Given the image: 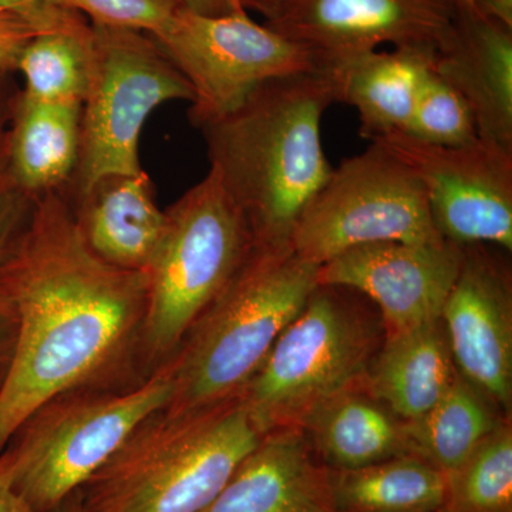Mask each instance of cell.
Instances as JSON below:
<instances>
[{
    "mask_svg": "<svg viewBox=\"0 0 512 512\" xmlns=\"http://www.w3.org/2000/svg\"><path fill=\"white\" fill-rule=\"evenodd\" d=\"M0 291L19 320L0 389V454L20 423L53 396L147 377V272L107 264L87 247L66 190L36 198L28 227L0 262Z\"/></svg>",
    "mask_w": 512,
    "mask_h": 512,
    "instance_id": "cell-1",
    "label": "cell"
},
{
    "mask_svg": "<svg viewBox=\"0 0 512 512\" xmlns=\"http://www.w3.org/2000/svg\"><path fill=\"white\" fill-rule=\"evenodd\" d=\"M333 103L329 69L279 77L201 128L210 168L247 222L254 247H291L303 211L329 180L333 167L320 126Z\"/></svg>",
    "mask_w": 512,
    "mask_h": 512,
    "instance_id": "cell-2",
    "label": "cell"
},
{
    "mask_svg": "<svg viewBox=\"0 0 512 512\" xmlns=\"http://www.w3.org/2000/svg\"><path fill=\"white\" fill-rule=\"evenodd\" d=\"M264 434L241 399L161 409L77 491L84 512H201Z\"/></svg>",
    "mask_w": 512,
    "mask_h": 512,
    "instance_id": "cell-3",
    "label": "cell"
},
{
    "mask_svg": "<svg viewBox=\"0 0 512 512\" xmlns=\"http://www.w3.org/2000/svg\"><path fill=\"white\" fill-rule=\"evenodd\" d=\"M319 266L286 248H252L171 357L165 409L197 412L234 399L318 288Z\"/></svg>",
    "mask_w": 512,
    "mask_h": 512,
    "instance_id": "cell-4",
    "label": "cell"
},
{
    "mask_svg": "<svg viewBox=\"0 0 512 512\" xmlns=\"http://www.w3.org/2000/svg\"><path fill=\"white\" fill-rule=\"evenodd\" d=\"M173 393L170 363L127 386L80 387L53 396L20 423L3 453L16 493L35 512H52Z\"/></svg>",
    "mask_w": 512,
    "mask_h": 512,
    "instance_id": "cell-5",
    "label": "cell"
},
{
    "mask_svg": "<svg viewBox=\"0 0 512 512\" xmlns=\"http://www.w3.org/2000/svg\"><path fill=\"white\" fill-rule=\"evenodd\" d=\"M254 248L247 222L215 171L165 210V229L147 269L141 366L170 362L191 326L224 291Z\"/></svg>",
    "mask_w": 512,
    "mask_h": 512,
    "instance_id": "cell-6",
    "label": "cell"
},
{
    "mask_svg": "<svg viewBox=\"0 0 512 512\" xmlns=\"http://www.w3.org/2000/svg\"><path fill=\"white\" fill-rule=\"evenodd\" d=\"M346 289L318 285L239 399L262 434L299 427L320 404L365 387L379 330Z\"/></svg>",
    "mask_w": 512,
    "mask_h": 512,
    "instance_id": "cell-7",
    "label": "cell"
},
{
    "mask_svg": "<svg viewBox=\"0 0 512 512\" xmlns=\"http://www.w3.org/2000/svg\"><path fill=\"white\" fill-rule=\"evenodd\" d=\"M194 93L153 36L92 23L89 86L82 103L80 150L66 194L76 197L110 174H138L148 117Z\"/></svg>",
    "mask_w": 512,
    "mask_h": 512,
    "instance_id": "cell-8",
    "label": "cell"
},
{
    "mask_svg": "<svg viewBox=\"0 0 512 512\" xmlns=\"http://www.w3.org/2000/svg\"><path fill=\"white\" fill-rule=\"evenodd\" d=\"M436 225L419 178L377 143L333 168L291 238L299 258L322 266L377 242L436 244Z\"/></svg>",
    "mask_w": 512,
    "mask_h": 512,
    "instance_id": "cell-9",
    "label": "cell"
},
{
    "mask_svg": "<svg viewBox=\"0 0 512 512\" xmlns=\"http://www.w3.org/2000/svg\"><path fill=\"white\" fill-rule=\"evenodd\" d=\"M190 83V121L201 128L228 116L262 84L329 69L318 53L288 39L245 9L204 16L181 8L154 37Z\"/></svg>",
    "mask_w": 512,
    "mask_h": 512,
    "instance_id": "cell-10",
    "label": "cell"
},
{
    "mask_svg": "<svg viewBox=\"0 0 512 512\" xmlns=\"http://www.w3.org/2000/svg\"><path fill=\"white\" fill-rule=\"evenodd\" d=\"M373 143L419 178L431 218L446 241L512 251V151L481 138L467 146H434L406 133Z\"/></svg>",
    "mask_w": 512,
    "mask_h": 512,
    "instance_id": "cell-11",
    "label": "cell"
},
{
    "mask_svg": "<svg viewBox=\"0 0 512 512\" xmlns=\"http://www.w3.org/2000/svg\"><path fill=\"white\" fill-rule=\"evenodd\" d=\"M494 247L463 248L441 322L458 375L511 416L512 281Z\"/></svg>",
    "mask_w": 512,
    "mask_h": 512,
    "instance_id": "cell-12",
    "label": "cell"
},
{
    "mask_svg": "<svg viewBox=\"0 0 512 512\" xmlns=\"http://www.w3.org/2000/svg\"><path fill=\"white\" fill-rule=\"evenodd\" d=\"M463 262V247L377 242L349 249L319 266L318 284L339 286L370 299L386 333L441 319Z\"/></svg>",
    "mask_w": 512,
    "mask_h": 512,
    "instance_id": "cell-13",
    "label": "cell"
},
{
    "mask_svg": "<svg viewBox=\"0 0 512 512\" xmlns=\"http://www.w3.org/2000/svg\"><path fill=\"white\" fill-rule=\"evenodd\" d=\"M450 0H288L265 25L309 47L326 64L379 49H439L453 29Z\"/></svg>",
    "mask_w": 512,
    "mask_h": 512,
    "instance_id": "cell-14",
    "label": "cell"
},
{
    "mask_svg": "<svg viewBox=\"0 0 512 512\" xmlns=\"http://www.w3.org/2000/svg\"><path fill=\"white\" fill-rule=\"evenodd\" d=\"M201 512H339L301 427L269 431Z\"/></svg>",
    "mask_w": 512,
    "mask_h": 512,
    "instance_id": "cell-15",
    "label": "cell"
},
{
    "mask_svg": "<svg viewBox=\"0 0 512 512\" xmlns=\"http://www.w3.org/2000/svg\"><path fill=\"white\" fill-rule=\"evenodd\" d=\"M433 69L466 100L478 137L512 151V29L476 10L456 12Z\"/></svg>",
    "mask_w": 512,
    "mask_h": 512,
    "instance_id": "cell-16",
    "label": "cell"
},
{
    "mask_svg": "<svg viewBox=\"0 0 512 512\" xmlns=\"http://www.w3.org/2000/svg\"><path fill=\"white\" fill-rule=\"evenodd\" d=\"M67 200L94 254L117 268L147 271L163 238L165 211L146 171L106 175Z\"/></svg>",
    "mask_w": 512,
    "mask_h": 512,
    "instance_id": "cell-17",
    "label": "cell"
},
{
    "mask_svg": "<svg viewBox=\"0 0 512 512\" xmlns=\"http://www.w3.org/2000/svg\"><path fill=\"white\" fill-rule=\"evenodd\" d=\"M434 56L431 47H393L336 60L329 64L336 103L357 111L360 134L370 143L404 133Z\"/></svg>",
    "mask_w": 512,
    "mask_h": 512,
    "instance_id": "cell-18",
    "label": "cell"
},
{
    "mask_svg": "<svg viewBox=\"0 0 512 512\" xmlns=\"http://www.w3.org/2000/svg\"><path fill=\"white\" fill-rule=\"evenodd\" d=\"M457 375L443 322L386 333L365 380V389L400 420L430 412Z\"/></svg>",
    "mask_w": 512,
    "mask_h": 512,
    "instance_id": "cell-19",
    "label": "cell"
},
{
    "mask_svg": "<svg viewBox=\"0 0 512 512\" xmlns=\"http://www.w3.org/2000/svg\"><path fill=\"white\" fill-rule=\"evenodd\" d=\"M82 104L45 103L20 89L6 130L13 177L32 197L67 190L80 150Z\"/></svg>",
    "mask_w": 512,
    "mask_h": 512,
    "instance_id": "cell-20",
    "label": "cell"
},
{
    "mask_svg": "<svg viewBox=\"0 0 512 512\" xmlns=\"http://www.w3.org/2000/svg\"><path fill=\"white\" fill-rule=\"evenodd\" d=\"M299 427L329 470H350L410 454L403 421L365 387L326 400Z\"/></svg>",
    "mask_w": 512,
    "mask_h": 512,
    "instance_id": "cell-21",
    "label": "cell"
},
{
    "mask_svg": "<svg viewBox=\"0 0 512 512\" xmlns=\"http://www.w3.org/2000/svg\"><path fill=\"white\" fill-rule=\"evenodd\" d=\"M339 512H437L447 498V474L414 454L350 470H329Z\"/></svg>",
    "mask_w": 512,
    "mask_h": 512,
    "instance_id": "cell-22",
    "label": "cell"
},
{
    "mask_svg": "<svg viewBox=\"0 0 512 512\" xmlns=\"http://www.w3.org/2000/svg\"><path fill=\"white\" fill-rule=\"evenodd\" d=\"M503 419L497 407L457 373L430 412L403 424L410 454L448 476Z\"/></svg>",
    "mask_w": 512,
    "mask_h": 512,
    "instance_id": "cell-23",
    "label": "cell"
},
{
    "mask_svg": "<svg viewBox=\"0 0 512 512\" xmlns=\"http://www.w3.org/2000/svg\"><path fill=\"white\" fill-rule=\"evenodd\" d=\"M92 23L40 33L20 53L22 92L45 103L82 104L89 86Z\"/></svg>",
    "mask_w": 512,
    "mask_h": 512,
    "instance_id": "cell-24",
    "label": "cell"
},
{
    "mask_svg": "<svg viewBox=\"0 0 512 512\" xmlns=\"http://www.w3.org/2000/svg\"><path fill=\"white\" fill-rule=\"evenodd\" d=\"M444 512H512V426L505 417L447 476Z\"/></svg>",
    "mask_w": 512,
    "mask_h": 512,
    "instance_id": "cell-25",
    "label": "cell"
},
{
    "mask_svg": "<svg viewBox=\"0 0 512 512\" xmlns=\"http://www.w3.org/2000/svg\"><path fill=\"white\" fill-rule=\"evenodd\" d=\"M404 133L423 143L444 147L467 146L480 138L466 100L433 67L424 80Z\"/></svg>",
    "mask_w": 512,
    "mask_h": 512,
    "instance_id": "cell-26",
    "label": "cell"
},
{
    "mask_svg": "<svg viewBox=\"0 0 512 512\" xmlns=\"http://www.w3.org/2000/svg\"><path fill=\"white\" fill-rule=\"evenodd\" d=\"M52 5L80 13L94 25L138 30L156 37L183 5L181 0H49Z\"/></svg>",
    "mask_w": 512,
    "mask_h": 512,
    "instance_id": "cell-27",
    "label": "cell"
},
{
    "mask_svg": "<svg viewBox=\"0 0 512 512\" xmlns=\"http://www.w3.org/2000/svg\"><path fill=\"white\" fill-rule=\"evenodd\" d=\"M36 198L13 177L6 150V131L0 136V262L28 227Z\"/></svg>",
    "mask_w": 512,
    "mask_h": 512,
    "instance_id": "cell-28",
    "label": "cell"
},
{
    "mask_svg": "<svg viewBox=\"0 0 512 512\" xmlns=\"http://www.w3.org/2000/svg\"><path fill=\"white\" fill-rule=\"evenodd\" d=\"M0 12L13 13L39 33L72 29L87 22L80 13L57 8L49 0H0Z\"/></svg>",
    "mask_w": 512,
    "mask_h": 512,
    "instance_id": "cell-29",
    "label": "cell"
},
{
    "mask_svg": "<svg viewBox=\"0 0 512 512\" xmlns=\"http://www.w3.org/2000/svg\"><path fill=\"white\" fill-rule=\"evenodd\" d=\"M40 35L25 20L0 12V70L16 73L20 53L33 37Z\"/></svg>",
    "mask_w": 512,
    "mask_h": 512,
    "instance_id": "cell-30",
    "label": "cell"
},
{
    "mask_svg": "<svg viewBox=\"0 0 512 512\" xmlns=\"http://www.w3.org/2000/svg\"><path fill=\"white\" fill-rule=\"evenodd\" d=\"M19 320L8 296L0 291V375L8 376L16 342H18Z\"/></svg>",
    "mask_w": 512,
    "mask_h": 512,
    "instance_id": "cell-31",
    "label": "cell"
},
{
    "mask_svg": "<svg viewBox=\"0 0 512 512\" xmlns=\"http://www.w3.org/2000/svg\"><path fill=\"white\" fill-rule=\"evenodd\" d=\"M0 512H35L13 488L9 457L6 453L0 454Z\"/></svg>",
    "mask_w": 512,
    "mask_h": 512,
    "instance_id": "cell-32",
    "label": "cell"
},
{
    "mask_svg": "<svg viewBox=\"0 0 512 512\" xmlns=\"http://www.w3.org/2000/svg\"><path fill=\"white\" fill-rule=\"evenodd\" d=\"M13 72L0 70V136L8 130L20 89L13 79Z\"/></svg>",
    "mask_w": 512,
    "mask_h": 512,
    "instance_id": "cell-33",
    "label": "cell"
},
{
    "mask_svg": "<svg viewBox=\"0 0 512 512\" xmlns=\"http://www.w3.org/2000/svg\"><path fill=\"white\" fill-rule=\"evenodd\" d=\"M181 5L191 12L204 16H224L242 8L239 0H181Z\"/></svg>",
    "mask_w": 512,
    "mask_h": 512,
    "instance_id": "cell-34",
    "label": "cell"
},
{
    "mask_svg": "<svg viewBox=\"0 0 512 512\" xmlns=\"http://www.w3.org/2000/svg\"><path fill=\"white\" fill-rule=\"evenodd\" d=\"M474 10L478 15L512 29V0H476Z\"/></svg>",
    "mask_w": 512,
    "mask_h": 512,
    "instance_id": "cell-35",
    "label": "cell"
},
{
    "mask_svg": "<svg viewBox=\"0 0 512 512\" xmlns=\"http://www.w3.org/2000/svg\"><path fill=\"white\" fill-rule=\"evenodd\" d=\"M239 3L247 12L254 10V12L259 13L266 23L271 22L281 13L288 0H239Z\"/></svg>",
    "mask_w": 512,
    "mask_h": 512,
    "instance_id": "cell-36",
    "label": "cell"
},
{
    "mask_svg": "<svg viewBox=\"0 0 512 512\" xmlns=\"http://www.w3.org/2000/svg\"><path fill=\"white\" fill-rule=\"evenodd\" d=\"M52 512H84L82 504H80L79 494L74 493L70 495L66 501H63V503Z\"/></svg>",
    "mask_w": 512,
    "mask_h": 512,
    "instance_id": "cell-37",
    "label": "cell"
},
{
    "mask_svg": "<svg viewBox=\"0 0 512 512\" xmlns=\"http://www.w3.org/2000/svg\"><path fill=\"white\" fill-rule=\"evenodd\" d=\"M456 12H467V10H474V3L476 0H450Z\"/></svg>",
    "mask_w": 512,
    "mask_h": 512,
    "instance_id": "cell-38",
    "label": "cell"
},
{
    "mask_svg": "<svg viewBox=\"0 0 512 512\" xmlns=\"http://www.w3.org/2000/svg\"><path fill=\"white\" fill-rule=\"evenodd\" d=\"M3 383H5V376L0 375V389H2Z\"/></svg>",
    "mask_w": 512,
    "mask_h": 512,
    "instance_id": "cell-39",
    "label": "cell"
},
{
    "mask_svg": "<svg viewBox=\"0 0 512 512\" xmlns=\"http://www.w3.org/2000/svg\"><path fill=\"white\" fill-rule=\"evenodd\" d=\"M437 512H444L443 510L437 511Z\"/></svg>",
    "mask_w": 512,
    "mask_h": 512,
    "instance_id": "cell-40",
    "label": "cell"
}]
</instances>
